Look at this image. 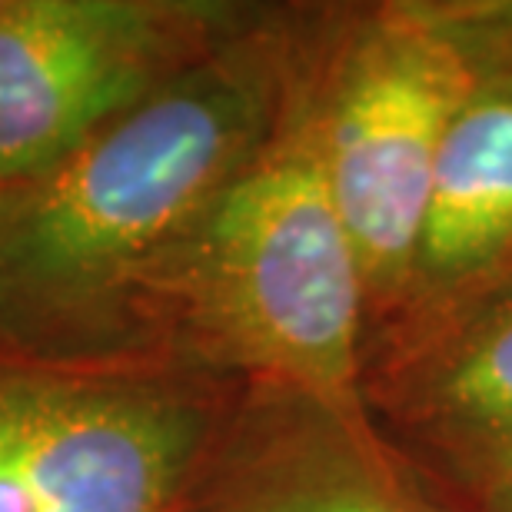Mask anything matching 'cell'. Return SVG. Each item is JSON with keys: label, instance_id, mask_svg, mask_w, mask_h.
<instances>
[{"label": "cell", "instance_id": "obj_6", "mask_svg": "<svg viewBox=\"0 0 512 512\" xmlns=\"http://www.w3.org/2000/svg\"><path fill=\"white\" fill-rule=\"evenodd\" d=\"M187 512H456L363 403L247 389Z\"/></svg>", "mask_w": 512, "mask_h": 512}, {"label": "cell", "instance_id": "obj_1", "mask_svg": "<svg viewBox=\"0 0 512 512\" xmlns=\"http://www.w3.org/2000/svg\"><path fill=\"white\" fill-rule=\"evenodd\" d=\"M296 20L256 7L70 157L0 190V343L127 360L143 286L283 124Z\"/></svg>", "mask_w": 512, "mask_h": 512}, {"label": "cell", "instance_id": "obj_4", "mask_svg": "<svg viewBox=\"0 0 512 512\" xmlns=\"http://www.w3.org/2000/svg\"><path fill=\"white\" fill-rule=\"evenodd\" d=\"M240 393L170 360H0V512H187Z\"/></svg>", "mask_w": 512, "mask_h": 512}, {"label": "cell", "instance_id": "obj_8", "mask_svg": "<svg viewBox=\"0 0 512 512\" xmlns=\"http://www.w3.org/2000/svg\"><path fill=\"white\" fill-rule=\"evenodd\" d=\"M512 286V70L449 133L429 207L393 306L366 350Z\"/></svg>", "mask_w": 512, "mask_h": 512}, {"label": "cell", "instance_id": "obj_10", "mask_svg": "<svg viewBox=\"0 0 512 512\" xmlns=\"http://www.w3.org/2000/svg\"><path fill=\"white\" fill-rule=\"evenodd\" d=\"M0 7H4V0H0Z\"/></svg>", "mask_w": 512, "mask_h": 512}, {"label": "cell", "instance_id": "obj_5", "mask_svg": "<svg viewBox=\"0 0 512 512\" xmlns=\"http://www.w3.org/2000/svg\"><path fill=\"white\" fill-rule=\"evenodd\" d=\"M253 10L200 0H4L0 190L70 157L207 57Z\"/></svg>", "mask_w": 512, "mask_h": 512}, {"label": "cell", "instance_id": "obj_2", "mask_svg": "<svg viewBox=\"0 0 512 512\" xmlns=\"http://www.w3.org/2000/svg\"><path fill=\"white\" fill-rule=\"evenodd\" d=\"M366 326L360 250L290 94L276 137L143 286L127 360L360 403Z\"/></svg>", "mask_w": 512, "mask_h": 512}, {"label": "cell", "instance_id": "obj_9", "mask_svg": "<svg viewBox=\"0 0 512 512\" xmlns=\"http://www.w3.org/2000/svg\"><path fill=\"white\" fill-rule=\"evenodd\" d=\"M436 493L456 512H512V463L489 469V473L466 479V483L443 486Z\"/></svg>", "mask_w": 512, "mask_h": 512}, {"label": "cell", "instance_id": "obj_3", "mask_svg": "<svg viewBox=\"0 0 512 512\" xmlns=\"http://www.w3.org/2000/svg\"><path fill=\"white\" fill-rule=\"evenodd\" d=\"M512 70V0L300 7L296 104L360 250L370 326L413 260L456 120Z\"/></svg>", "mask_w": 512, "mask_h": 512}, {"label": "cell", "instance_id": "obj_7", "mask_svg": "<svg viewBox=\"0 0 512 512\" xmlns=\"http://www.w3.org/2000/svg\"><path fill=\"white\" fill-rule=\"evenodd\" d=\"M360 403L436 489L512 463V286L366 350Z\"/></svg>", "mask_w": 512, "mask_h": 512}]
</instances>
